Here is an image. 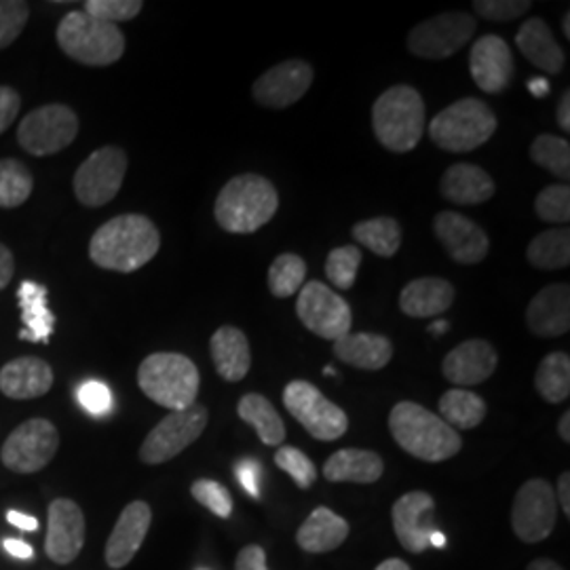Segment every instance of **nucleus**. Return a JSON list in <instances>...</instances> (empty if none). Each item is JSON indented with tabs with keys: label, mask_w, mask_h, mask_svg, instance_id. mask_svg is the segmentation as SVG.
Returning a JSON list of instances; mask_svg holds the SVG:
<instances>
[{
	"label": "nucleus",
	"mask_w": 570,
	"mask_h": 570,
	"mask_svg": "<svg viewBox=\"0 0 570 570\" xmlns=\"http://www.w3.org/2000/svg\"><path fill=\"white\" fill-rule=\"evenodd\" d=\"M209 351L216 372L226 383L244 381L252 367V348L247 336L239 327H218L209 341Z\"/></svg>",
	"instance_id": "bb28decb"
},
{
	"label": "nucleus",
	"mask_w": 570,
	"mask_h": 570,
	"mask_svg": "<svg viewBox=\"0 0 570 570\" xmlns=\"http://www.w3.org/2000/svg\"><path fill=\"white\" fill-rule=\"evenodd\" d=\"M534 212L539 220L550 225H567L570 220L569 184H551L546 186L534 202Z\"/></svg>",
	"instance_id": "79ce46f5"
},
{
	"label": "nucleus",
	"mask_w": 570,
	"mask_h": 570,
	"mask_svg": "<svg viewBox=\"0 0 570 570\" xmlns=\"http://www.w3.org/2000/svg\"><path fill=\"white\" fill-rule=\"evenodd\" d=\"M235 570H268L266 551L261 546H247L235 560Z\"/></svg>",
	"instance_id": "603ef678"
},
{
	"label": "nucleus",
	"mask_w": 570,
	"mask_h": 570,
	"mask_svg": "<svg viewBox=\"0 0 570 570\" xmlns=\"http://www.w3.org/2000/svg\"><path fill=\"white\" fill-rule=\"evenodd\" d=\"M471 79L484 94H501L513 79V56L501 37L487 35L473 42L469 53Z\"/></svg>",
	"instance_id": "aec40b11"
},
{
	"label": "nucleus",
	"mask_w": 570,
	"mask_h": 570,
	"mask_svg": "<svg viewBox=\"0 0 570 570\" xmlns=\"http://www.w3.org/2000/svg\"><path fill=\"white\" fill-rule=\"evenodd\" d=\"M374 570H412L407 567L404 560H400V558H389L385 562H381L379 567Z\"/></svg>",
	"instance_id": "680f3d73"
},
{
	"label": "nucleus",
	"mask_w": 570,
	"mask_h": 570,
	"mask_svg": "<svg viewBox=\"0 0 570 570\" xmlns=\"http://www.w3.org/2000/svg\"><path fill=\"white\" fill-rule=\"evenodd\" d=\"M85 546V515L70 499H56L49 505V530L45 551L56 564H70Z\"/></svg>",
	"instance_id": "6ab92c4d"
},
{
	"label": "nucleus",
	"mask_w": 570,
	"mask_h": 570,
	"mask_svg": "<svg viewBox=\"0 0 570 570\" xmlns=\"http://www.w3.org/2000/svg\"><path fill=\"white\" fill-rule=\"evenodd\" d=\"M558 433H560V438L569 444L570 442V412L567 410L564 414H562V419H560V423H558Z\"/></svg>",
	"instance_id": "e2e57ef3"
},
{
	"label": "nucleus",
	"mask_w": 570,
	"mask_h": 570,
	"mask_svg": "<svg viewBox=\"0 0 570 570\" xmlns=\"http://www.w3.org/2000/svg\"><path fill=\"white\" fill-rule=\"evenodd\" d=\"M433 230L446 254L459 265H478L489 256L490 239L484 228L459 212H440L433 220Z\"/></svg>",
	"instance_id": "a211bd4d"
},
{
	"label": "nucleus",
	"mask_w": 570,
	"mask_h": 570,
	"mask_svg": "<svg viewBox=\"0 0 570 570\" xmlns=\"http://www.w3.org/2000/svg\"><path fill=\"white\" fill-rule=\"evenodd\" d=\"M53 387V370L41 357H18L0 367V391L11 400H35Z\"/></svg>",
	"instance_id": "b1692460"
},
{
	"label": "nucleus",
	"mask_w": 570,
	"mask_h": 570,
	"mask_svg": "<svg viewBox=\"0 0 570 570\" xmlns=\"http://www.w3.org/2000/svg\"><path fill=\"white\" fill-rule=\"evenodd\" d=\"M306 263L298 254H282L268 266V289L275 298H289L305 285Z\"/></svg>",
	"instance_id": "4c0bfd02"
},
{
	"label": "nucleus",
	"mask_w": 570,
	"mask_h": 570,
	"mask_svg": "<svg viewBox=\"0 0 570 570\" xmlns=\"http://www.w3.org/2000/svg\"><path fill=\"white\" fill-rule=\"evenodd\" d=\"M475 28V18L468 11L440 13L410 30L407 51L423 60H446L473 39Z\"/></svg>",
	"instance_id": "9d476101"
},
{
	"label": "nucleus",
	"mask_w": 570,
	"mask_h": 570,
	"mask_svg": "<svg viewBox=\"0 0 570 570\" xmlns=\"http://www.w3.org/2000/svg\"><path fill=\"white\" fill-rule=\"evenodd\" d=\"M385 463L372 450L343 449L334 452L324 465V478L332 484H374L383 478Z\"/></svg>",
	"instance_id": "c756f323"
},
{
	"label": "nucleus",
	"mask_w": 570,
	"mask_h": 570,
	"mask_svg": "<svg viewBox=\"0 0 570 570\" xmlns=\"http://www.w3.org/2000/svg\"><path fill=\"white\" fill-rule=\"evenodd\" d=\"M334 355L346 366L376 372L391 362L393 345L383 334L357 332V334H346L341 341H336Z\"/></svg>",
	"instance_id": "7c9ffc66"
},
{
	"label": "nucleus",
	"mask_w": 570,
	"mask_h": 570,
	"mask_svg": "<svg viewBox=\"0 0 570 570\" xmlns=\"http://www.w3.org/2000/svg\"><path fill=\"white\" fill-rule=\"evenodd\" d=\"M142 9V0H87L82 11L96 20L117 26L119 21L138 18Z\"/></svg>",
	"instance_id": "a18cd8bd"
},
{
	"label": "nucleus",
	"mask_w": 570,
	"mask_h": 570,
	"mask_svg": "<svg viewBox=\"0 0 570 570\" xmlns=\"http://www.w3.org/2000/svg\"><path fill=\"white\" fill-rule=\"evenodd\" d=\"M529 89L537 98H543V96H548L550 85L546 79H532V81H529Z\"/></svg>",
	"instance_id": "052dcab7"
},
{
	"label": "nucleus",
	"mask_w": 570,
	"mask_h": 570,
	"mask_svg": "<svg viewBox=\"0 0 570 570\" xmlns=\"http://www.w3.org/2000/svg\"><path fill=\"white\" fill-rule=\"evenodd\" d=\"M313 85V68L305 60H285L254 82V100L273 110H284L305 98Z\"/></svg>",
	"instance_id": "dca6fc26"
},
{
	"label": "nucleus",
	"mask_w": 570,
	"mask_h": 570,
	"mask_svg": "<svg viewBox=\"0 0 570 570\" xmlns=\"http://www.w3.org/2000/svg\"><path fill=\"white\" fill-rule=\"evenodd\" d=\"M79 402L89 414L102 416V414H108L112 407V395H110V389L106 387L104 383L89 381L79 387Z\"/></svg>",
	"instance_id": "09e8293b"
},
{
	"label": "nucleus",
	"mask_w": 570,
	"mask_h": 570,
	"mask_svg": "<svg viewBox=\"0 0 570 570\" xmlns=\"http://www.w3.org/2000/svg\"><path fill=\"white\" fill-rule=\"evenodd\" d=\"M346 537L348 524L345 518L327 508H317L296 532V543L308 553H327L338 550L345 543Z\"/></svg>",
	"instance_id": "2f4dec72"
},
{
	"label": "nucleus",
	"mask_w": 570,
	"mask_h": 570,
	"mask_svg": "<svg viewBox=\"0 0 570 570\" xmlns=\"http://www.w3.org/2000/svg\"><path fill=\"white\" fill-rule=\"evenodd\" d=\"M127 174V155L117 146H102L91 153L75 174V195L85 207L110 204Z\"/></svg>",
	"instance_id": "ddd939ff"
},
{
	"label": "nucleus",
	"mask_w": 570,
	"mask_h": 570,
	"mask_svg": "<svg viewBox=\"0 0 570 570\" xmlns=\"http://www.w3.org/2000/svg\"><path fill=\"white\" fill-rule=\"evenodd\" d=\"M284 406L320 442H334L348 429L345 410L330 402L308 381H292L284 389Z\"/></svg>",
	"instance_id": "1a4fd4ad"
},
{
	"label": "nucleus",
	"mask_w": 570,
	"mask_h": 570,
	"mask_svg": "<svg viewBox=\"0 0 570 570\" xmlns=\"http://www.w3.org/2000/svg\"><path fill=\"white\" fill-rule=\"evenodd\" d=\"M556 492V501L562 505V511L570 515V473L569 471H564L562 475H560V480H558V490H553Z\"/></svg>",
	"instance_id": "5fc2aeb1"
},
{
	"label": "nucleus",
	"mask_w": 570,
	"mask_h": 570,
	"mask_svg": "<svg viewBox=\"0 0 570 570\" xmlns=\"http://www.w3.org/2000/svg\"><path fill=\"white\" fill-rule=\"evenodd\" d=\"M353 237L381 258H393L402 245V226L395 218L381 216L353 226Z\"/></svg>",
	"instance_id": "c9c22d12"
},
{
	"label": "nucleus",
	"mask_w": 570,
	"mask_h": 570,
	"mask_svg": "<svg viewBox=\"0 0 570 570\" xmlns=\"http://www.w3.org/2000/svg\"><path fill=\"white\" fill-rule=\"evenodd\" d=\"M440 419L450 425V428L461 429H475L478 425L484 423L487 414H489V406L487 402L471 393L465 389H450L442 397H440Z\"/></svg>",
	"instance_id": "72a5a7b5"
},
{
	"label": "nucleus",
	"mask_w": 570,
	"mask_h": 570,
	"mask_svg": "<svg viewBox=\"0 0 570 570\" xmlns=\"http://www.w3.org/2000/svg\"><path fill=\"white\" fill-rule=\"evenodd\" d=\"M397 541L410 553H423L429 537L435 532V501L423 490H412L400 497L391 510Z\"/></svg>",
	"instance_id": "f3484780"
},
{
	"label": "nucleus",
	"mask_w": 570,
	"mask_h": 570,
	"mask_svg": "<svg viewBox=\"0 0 570 570\" xmlns=\"http://www.w3.org/2000/svg\"><path fill=\"white\" fill-rule=\"evenodd\" d=\"M16 275V258L7 245L0 244V289L11 284Z\"/></svg>",
	"instance_id": "864d4df0"
},
{
	"label": "nucleus",
	"mask_w": 570,
	"mask_h": 570,
	"mask_svg": "<svg viewBox=\"0 0 570 570\" xmlns=\"http://www.w3.org/2000/svg\"><path fill=\"white\" fill-rule=\"evenodd\" d=\"M497 125V115L489 104L478 98H463L433 117L429 122V138L442 150L461 155L489 142Z\"/></svg>",
	"instance_id": "0eeeda50"
},
{
	"label": "nucleus",
	"mask_w": 570,
	"mask_h": 570,
	"mask_svg": "<svg viewBox=\"0 0 570 570\" xmlns=\"http://www.w3.org/2000/svg\"><path fill=\"white\" fill-rule=\"evenodd\" d=\"M473 9L484 20L511 21L529 13L532 2L529 0H475Z\"/></svg>",
	"instance_id": "de8ad7c7"
},
{
	"label": "nucleus",
	"mask_w": 570,
	"mask_h": 570,
	"mask_svg": "<svg viewBox=\"0 0 570 570\" xmlns=\"http://www.w3.org/2000/svg\"><path fill=\"white\" fill-rule=\"evenodd\" d=\"M58 45L70 60L85 66L104 68L121 60L125 37L121 28L96 20L82 9L70 11L58 26Z\"/></svg>",
	"instance_id": "423d86ee"
},
{
	"label": "nucleus",
	"mask_w": 570,
	"mask_h": 570,
	"mask_svg": "<svg viewBox=\"0 0 570 570\" xmlns=\"http://www.w3.org/2000/svg\"><path fill=\"white\" fill-rule=\"evenodd\" d=\"M237 414L242 416L247 425H252L258 433L266 446H282L285 440L284 419L277 414L275 406L266 400L261 393H247L239 404H237Z\"/></svg>",
	"instance_id": "473e14b6"
},
{
	"label": "nucleus",
	"mask_w": 570,
	"mask_h": 570,
	"mask_svg": "<svg viewBox=\"0 0 570 570\" xmlns=\"http://www.w3.org/2000/svg\"><path fill=\"white\" fill-rule=\"evenodd\" d=\"M47 285L37 282H21L18 287V305L21 311L23 330H20L21 341L30 343H42L47 345L53 336L56 327V315L47 305Z\"/></svg>",
	"instance_id": "c85d7f7f"
},
{
	"label": "nucleus",
	"mask_w": 570,
	"mask_h": 570,
	"mask_svg": "<svg viewBox=\"0 0 570 570\" xmlns=\"http://www.w3.org/2000/svg\"><path fill=\"white\" fill-rule=\"evenodd\" d=\"M161 247L159 228L142 214H122L100 226L89 244V256L94 265L134 273L148 265Z\"/></svg>",
	"instance_id": "f257e3e1"
},
{
	"label": "nucleus",
	"mask_w": 570,
	"mask_h": 570,
	"mask_svg": "<svg viewBox=\"0 0 570 570\" xmlns=\"http://www.w3.org/2000/svg\"><path fill=\"white\" fill-rule=\"evenodd\" d=\"M79 117L63 104H47L21 119L18 142L32 157H49L77 140Z\"/></svg>",
	"instance_id": "6e6552de"
},
{
	"label": "nucleus",
	"mask_w": 570,
	"mask_h": 570,
	"mask_svg": "<svg viewBox=\"0 0 570 570\" xmlns=\"http://www.w3.org/2000/svg\"><path fill=\"white\" fill-rule=\"evenodd\" d=\"M275 465L285 471L298 489L308 490L317 482V468L301 449L282 446L275 452Z\"/></svg>",
	"instance_id": "37998d69"
},
{
	"label": "nucleus",
	"mask_w": 570,
	"mask_h": 570,
	"mask_svg": "<svg viewBox=\"0 0 570 570\" xmlns=\"http://www.w3.org/2000/svg\"><path fill=\"white\" fill-rule=\"evenodd\" d=\"M277 209L279 195L273 183L258 174H242L223 186L214 216L226 233L249 235L271 223Z\"/></svg>",
	"instance_id": "7ed1b4c3"
},
{
	"label": "nucleus",
	"mask_w": 570,
	"mask_h": 570,
	"mask_svg": "<svg viewBox=\"0 0 570 570\" xmlns=\"http://www.w3.org/2000/svg\"><path fill=\"white\" fill-rule=\"evenodd\" d=\"M60 449V433L47 419H30L16 429L0 452L4 468L16 473H37L51 463Z\"/></svg>",
	"instance_id": "4468645a"
},
{
	"label": "nucleus",
	"mask_w": 570,
	"mask_h": 570,
	"mask_svg": "<svg viewBox=\"0 0 570 570\" xmlns=\"http://www.w3.org/2000/svg\"><path fill=\"white\" fill-rule=\"evenodd\" d=\"M376 140L391 153L414 150L425 134V102L414 87L395 85L372 106Z\"/></svg>",
	"instance_id": "20e7f679"
},
{
	"label": "nucleus",
	"mask_w": 570,
	"mask_h": 570,
	"mask_svg": "<svg viewBox=\"0 0 570 570\" xmlns=\"http://www.w3.org/2000/svg\"><path fill=\"white\" fill-rule=\"evenodd\" d=\"M527 326L539 338H558L570 330V287L546 285L527 306Z\"/></svg>",
	"instance_id": "5701e85b"
},
{
	"label": "nucleus",
	"mask_w": 570,
	"mask_h": 570,
	"mask_svg": "<svg viewBox=\"0 0 570 570\" xmlns=\"http://www.w3.org/2000/svg\"><path fill=\"white\" fill-rule=\"evenodd\" d=\"M35 180L26 165L16 159L0 161V207L13 209L26 204L32 195Z\"/></svg>",
	"instance_id": "58836bf2"
},
{
	"label": "nucleus",
	"mask_w": 570,
	"mask_h": 570,
	"mask_svg": "<svg viewBox=\"0 0 570 570\" xmlns=\"http://www.w3.org/2000/svg\"><path fill=\"white\" fill-rule=\"evenodd\" d=\"M454 285L442 277L414 279L400 294V308L407 317L428 320L446 313L454 303Z\"/></svg>",
	"instance_id": "393cba45"
},
{
	"label": "nucleus",
	"mask_w": 570,
	"mask_h": 570,
	"mask_svg": "<svg viewBox=\"0 0 570 570\" xmlns=\"http://www.w3.org/2000/svg\"><path fill=\"white\" fill-rule=\"evenodd\" d=\"M207 421V407L199 404L167 414L164 421L146 435L140 449V461L146 465H161L171 461L202 438Z\"/></svg>",
	"instance_id": "f8f14e48"
},
{
	"label": "nucleus",
	"mask_w": 570,
	"mask_h": 570,
	"mask_svg": "<svg viewBox=\"0 0 570 570\" xmlns=\"http://www.w3.org/2000/svg\"><path fill=\"white\" fill-rule=\"evenodd\" d=\"M2 546H4V551H9L13 558H20V560H30L35 556L32 548L18 539H4Z\"/></svg>",
	"instance_id": "4d7b16f0"
},
{
	"label": "nucleus",
	"mask_w": 570,
	"mask_h": 570,
	"mask_svg": "<svg viewBox=\"0 0 570 570\" xmlns=\"http://www.w3.org/2000/svg\"><path fill=\"white\" fill-rule=\"evenodd\" d=\"M429 330L433 332V334H444L446 330H449V322H444V320H440V322H433Z\"/></svg>",
	"instance_id": "69168bd1"
},
{
	"label": "nucleus",
	"mask_w": 570,
	"mask_h": 570,
	"mask_svg": "<svg viewBox=\"0 0 570 570\" xmlns=\"http://www.w3.org/2000/svg\"><path fill=\"white\" fill-rule=\"evenodd\" d=\"M21 98L13 87L0 85V136L16 122L20 115Z\"/></svg>",
	"instance_id": "8fccbe9b"
},
{
	"label": "nucleus",
	"mask_w": 570,
	"mask_h": 570,
	"mask_svg": "<svg viewBox=\"0 0 570 570\" xmlns=\"http://www.w3.org/2000/svg\"><path fill=\"white\" fill-rule=\"evenodd\" d=\"M499 366V355L489 341L473 338L454 346L442 362L444 379L459 387L487 383Z\"/></svg>",
	"instance_id": "412c9836"
},
{
	"label": "nucleus",
	"mask_w": 570,
	"mask_h": 570,
	"mask_svg": "<svg viewBox=\"0 0 570 570\" xmlns=\"http://www.w3.org/2000/svg\"><path fill=\"white\" fill-rule=\"evenodd\" d=\"M296 313L303 326L324 341H341L351 334L353 313L343 296L322 282H308L301 287Z\"/></svg>",
	"instance_id": "9b49d317"
},
{
	"label": "nucleus",
	"mask_w": 570,
	"mask_h": 570,
	"mask_svg": "<svg viewBox=\"0 0 570 570\" xmlns=\"http://www.w3.org/2000/svg\"><path fill=\"white\" fill-rule=\"evenodd\" d=\"M440 190L444 199L456 205H480L494 197L497 184L489 171L471 164L450 165L442 176Z\"/></svg>",
	"instance_id": "cd10ccee"
},
{
	"label": "nucleus",
	"mask_w": 570,
	"mask_h": 570,
	"mask_svg": "<svg viewBox=\"0 0 570 570\" xmlns=\"http://www.w3.org/2000/svg\"><path fill=\"white\" fill-rule=\"evenodd\" d=\"M530 157L532 161L548 169L556 178L569 180L570 178V144L569 140L553 136V134H541L530 144Z\"/></svg>",
	"instance_id": "ea45409f"
},
{
	"label": "nucleus",
	"mask_w": 570,
	"mask_h": 570,
	"mask_svg": "<svg viewBox=\"0 0 570 570\" xmlns=\"http://www.w3.org/2000/svg\"><path fill=\"white\" fill-rule=\"evenodd\" d=\"M30 18V4L23 0H0V51L18 41Z\"/></svg>",
	"instance_id": "c03bdc74"
},
{
	"label": "nucleus",
	"mask_w": 570,
	"mask_h": 570,
	"mask_svg": "<svg viewBox=\"0 0 570 570\" xmlns=\"http://www.w3.org/2000/svg\"><path fill=\"white\" fill-rule=\"evenodd\" d=\"M527 258L539 271H558L570 265L569 228H550L539 233L529 247Z\"/></svg>",
	"instance_id": "f704fd0d"
},
{
	"label": "nucleus",
	"mask_w": 570,
	"mask_h": 570,
	"mask_svg": "<svg viewBox=\"0 0 570 570\" xmlns=\"http://www.w3.org/2000/svg\"><path fill=\"white\" fill-rule=\"evenodd\" d=\"M534 387L539 395L550 404H562L570 395V357L569 353L556 351L539 364Z\"/></svg>",
	"instance_id": "e433bc0d"
},
{
	"label": "nucleus",
	"mask_w": 570,
	"mask_h": 570,
	"mask_svg": "<svg viewBox=\"0 0 570 570\" xmlns=\"http://www.w3.org/2000/svg\"><path fill=\"white\" fill-rule=\"evenodd\" d=\"M562 26H564V37L570 39V11L564 13V23H562Z\"/></svg>",
	"instance_id": "338daca9"
},
{
	"label": "nucleus",
	"mask_w": 570,
	"mask_h": 570,
	"mask_svg": "<svg viewBox=\"0 0 570 570\" xmlns=\"http://www.w3.org/2000/svg\"><path fill=\"white\" fill-rule=\"evenodd\" d=\"M7 520H9V524L26 530V532L39 529V520L35 515H28V513H21V511H9Z\"/></svg>",
	"instance_id": "6e6d98bb"
},
{
	"label": "nucleus",
	"mask_w": 570,
	"mask_h": 570,
	"mask_svg": "<svg viewBox=\"0 0 570 570\" xmlns=\"http://www.w3.org/2000/svg\"><path fill=\"white\" fill-rule=\"evenodd\" d=\"M153 522V510L144 501H134L122 510L106 543V564L110 569L127 567L142 548Z\"/></svg>",
	"instance_id": "4be33fe9"
},
{
	"label": "nucleus",
	"mask_w": 570,
	"mask_h": 570,
	"mask_svg": "<svg viewBox=\"0 0 570 570\" xmlns=\"http://www.w3.org/2000/svg\"><path fill=\"white\" fill-rule=\"evenodd\" d=\"M515 45L522 51V56L546 75L562 72L567 63L562 47L553 39L550 26L541 18H532L520 26L515 35Z\"/></svg>",
	"instance_id": "a878e982"
},
{
	"label": "nucleus",
	"mask_w": 570,
	"mask_h": 570,
	"mask_svg": "<svg viewBox=\"0 0 570 570\" xmlns=\"http://www.w3.org/2000/svg\"><path fill=\"white\" fill-rule=\"evenodd\" d=\"M237 480L252 499L261 497V463L244 459L237 463Z\"/></svg>",
	"instance_id": "3c124183"
},
{
	"label": "nucleus",
	"mask_w": 570,
	"mask_h": 570,
	"mask_svg": "<svg viewBox=\"0 0 570 570\" xmlns=\"http://www.w3.org/2000/svg\"><path fill=\"white\" fill-rule=\"evenodd\" d=\"M429 546H433V548H446V534L440 532V530H435V532L429 537Z\"/></svg>",
	"instance_id": "0e129e2a"
},
{
	"label": "nucleus",
	"mask_w": 570,
	"mask_h": 570,
	"mask_svg": "<svg viewBox=\"0 0 570 570\" xmlns=\"http://www.w3.org/2000/svg\"><path fill=\"white\" fill-rule=\"evenodd\" d=\"M138 385L155 404L180 412L195 406L202 376L183 353H153L138 367Z\"/></svg>",
	"instance_id": "39448f33"
},
{
	"label": "nucleus",
	"mask_w": 570,
	"mask_h": 570,
	"mask_svg": "<svg viewBox=\"0 0 570 570\" xmlns=\"http://www.w3.org/2000/svg\"><path fill=\"white\" fill-rule=\"evenodd\" d=\"M389 431L400 449L428 463L449 461L463 449L459 431L414 402H400L393 406L389 414Z\"/></svg>",
	"instance_id": "f03ea898"
},
{
	"label": "nucleus",
	"mask_w": 570,
	"mask_h": 570,
	"mask_svg": "<svg viewBox=\"0 0 570 570\" xmlns=\"http://www.w3.org/2000/svg\"><path fill=\"white\" fill-rule=\"evenodd\" d=\"M558 518L556 492L548 480L534 478L524 482L511 508V529L524 543H541L551 534Z\"/></svg>",
	"instance_id": "2eb2a0df"
},
{
	"label": "nucleus",
	"mask_w": 570,
	"mask_h": 570,
	"mask_svg": "<svg viewBox=\"0 0 570 570\" xmlns=\"http://www.w3.org/2000/svg\"><path fill=\"white\" fill-rule=\"evenodd\" d=\"M362 265V252L357 245L334 247L326 258V277L338 289H351L355 285L357 271Z\"/></svg>",
	"instance_id": "a19ab883"
},
{
	"label": "nucleus",
	"mask_w": 570,
	"mask_h": 570,
	"mask_svg": "<svg viewBox=\"0 0 570 570\" xmlns=\"http://www.w3.org/2000/svg\"><path fill=\"white\" fill-rule=\"evenodd\" d=\"M190 494L199 505H204L205 510L212 511L218 518H228L233 513V497L216 480H197L190 487Z\"/></svg>",
	"instance_id": "49530a36"
},
{
	"label": "nucleus",
	"mask_w": 570,
	"mask_h": 570,
	"mask_svg": "<svg viewBox=\"0 0 570 570\" xmlns=\"http://www.w3.org/2000/svg\"><path fill=\"white\" fill-rule=\"evenodd\" d=\"M556 119H558V125L569 134L570 131V91H567L564 96H562V100L558 104V112H556Z\"/></svg>",
	"instance_id": "13d9d810"
},
{
	"label": "nucleus",
	"mask_w": 570,
	"mask_h": 570,
	"mask_svg": "<svg viewBox=\"0 0 570 570\" xmlns=\"http://www.w3.org/2000/svg\"><path fill=\"white\" fill-rule=\"evenodd\" d=\"M527 570H564L558 562L548 560V558H539V560H532Z\"/></svg>",
	"instance_id": "bf43d9fd"
}]
</instances>
